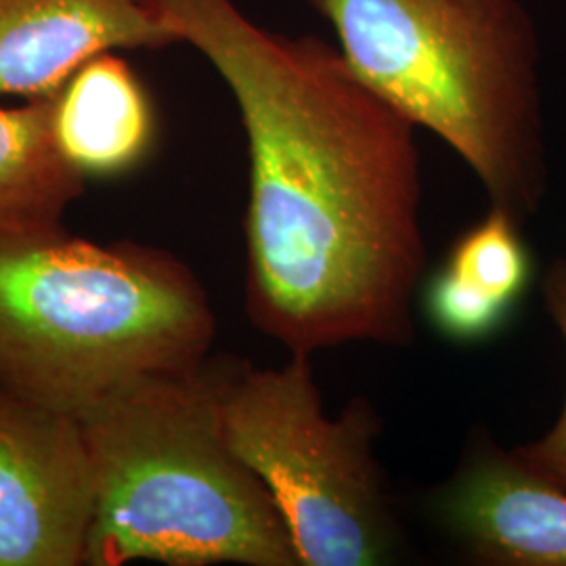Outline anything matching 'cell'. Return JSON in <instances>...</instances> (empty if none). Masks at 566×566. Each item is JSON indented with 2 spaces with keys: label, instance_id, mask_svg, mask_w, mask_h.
Returning <instances> with one entry per match:
<instances>
[{
  "label": "cell",
  "instance_id": "cell-1",
  "mask_svg": "<svg viewBox=\"0 0 566 566\" xmlns=\"http://www.w3.org/2000/svg\"><path fill=\"white\" fill-rule=\"evenodd\" d=\"M231 88L248 137L250 319L292 355L407 346L426 271L416 124L340 51L231 0H145Z\"/></svg>",
  "mask_w": 566,
  "mask_h": 566
},
{
  "label": "cell",
  "instance_id": "cell-2",
  "mask_svg": "<svg viewBox=\"0 0 566 566\" xmlns=\"http://www.w3.org/2000/svg\"><path fill=\"white\" fill-rule=\"evenodd\" d=\"M78 420L95 481L84 565L303 566L273 495L224 437L214 359L133 378Z\"/></svg>",
  "mask_w": 566,
  "mask_h": 566
},
{
  "label": "cell",
  "instance_id": "cell-3",
  "mask_svg": "<svg viewBox=\"0 0 566 566\" xmlns=\"http://www.w3.org/2000/svg\"><path fill=\"white\" fill-rule=\"evenodd\" d=\"M217 319L172 254L63 224L0 229V386L78 416L112 388L208 361Z\"/></svg>",
  "mask_w": 566,
  "mask_h": 566
},
{
  "label": "cell",
  "instance_id": "cell-4",
  "mask_svg": "<svg viewBox=\"0 0 566 566\" xmlns=\"http://www.w3.org/2000/svg\"><path fill=\"white\" fill-rule=\"evenodd\" d=\"M353 72L525 223L546 191L535 36L516 0H306Z\"/></svg>",
  "mask_w": 566,
  "mask_h": 566
},
{
  "label": "cell",
  "instance_id": "cell-5",
  "mask_svg": "<svg viewBox=\"0 0 566 566\" xmlns=\"http://www.w3.org/2000/svg\"><path fill=\"white\" fill-rule=\"evenodd\" d=\"M214 365L224 437L273 495L301 565L390 563L401 542L374 453V405L355 397L329 418L306 355L266 369Z\"/></svg>",
  "mask_w": 566,
  "mask_h": 566
},
{
  "label": "cell",
  "instance_id": "cell-6",
  "mask_svg": "<svg viewBox=\"0 0 566 566\" xmlns=\"http://www.w3.org/2000/svg\"><path fill=\"white\" fill-rule=\"evenodd\" d=\"M95 481L81 420L0 386V566H82Z\"/></svg>",
  "mask_w": 566,
  "mask_h": 566
},
{
  "label": "cell",
  "instance_id": "cell-7",
  "mask_svg": "<svg viewBox=\"0 0 566 566\" xmlns=\"http://www.w3.org/2000/svg\"><path fill=\"white\" fill-rule=\"evenodd\" d=\"M434 510L476 563L566 566V486L525 464L514 449L476 443Z\"/></svg>",
  "mask_w": 566,
  "mask_h": 566
},
{
  "label": "cell",
  "instance_id": "cell-8",
  "mask_svg": "<svg viewBox=\"0 0 566 566\" xmlns=\"http://www.w3.org/2000/svg\"><path fill=\"white\" fill-rule=\"evenodd\" d=\"M177 42L145 0H0V95L49 97L95 55Z\"/></svg>",
  "mask_w": 566,
  "mask_h": 566
},
{
  "label": "cell",
  "instance_id": "cell-9",
  "mask_svg": "<svg viewBox=\"0 0 566 566\" xmlns=\"http://www.w3.org/2000/svg\"><path fill=\"white\" fill-rule=\"evenodd\" d=\"M61 154L84 177L133 170L156 142L154 105L130 65L114 53L84 61L53 95Z\"/></svg>",
  "mask_w": 566,
  "mask_h": 566
},
{
  "label": "cell",
  "instance_id": "cell-10",
  "mask_svg": "<svg viewBox=\"0 0 566 566\" xmlns=\"http://www.w3.org/2000/svg\"><path fill=\"white\" fill-rule=\"evenodd\" d=\"M84 179L55 142L53 95L0 105V229L61 224Z\"/></svg>",
  "mask_w": 566,
  "mask_h": 566
},
{
  "label": "cell",
  "instance_id": "cell-11",
  "mask_svg": "<svg viewBox=\"0 0 566 566\" xmlns=\"http://www.w3.org/2000/svg\"><path fill=\"white\" fill-rule=\"evenodd\" d=\"M523 223L500 208L489 210L451 245L443 269L465 287L516 308L533 277V259L523 240Z\"/></svg>",
  "mask_w": 566,
  "mask_h": 566
},
{
  "label": "cell",
  "instance_id": "cell-12",
  "mask_svg": "<svg viewBox=\"0 0 566 566\" xmlns=\"http://www.w3.org/2000/svg\"><path fill=\"white\" fill-rule=\"evenodd\" d=\"M426 319L453 343H483L507 324L514 308L458 282L447 269H439L424 283Z\"/></svg>",
  "mask_w": 566,
  "mask_h": 566
},
{
  "label": "cell",
  "instance_id": "cell-13",
  "mask_svg": "<svg viewBox=\"0 0 566 566\" xmlns=\"http://www.w3.org/2000/svg\"><path fill=\"white\" fill-rule=\"evenodd\" d=\"M542 290L546 311L558 327L566 346V256L556 259L547 266ZM514 453L549 481L566 486V397L558 420L546 434L542 439L516 447Z\"/></svg>",
  "mask_w": 566,
  "mask_h": 566
}]
</instances>
